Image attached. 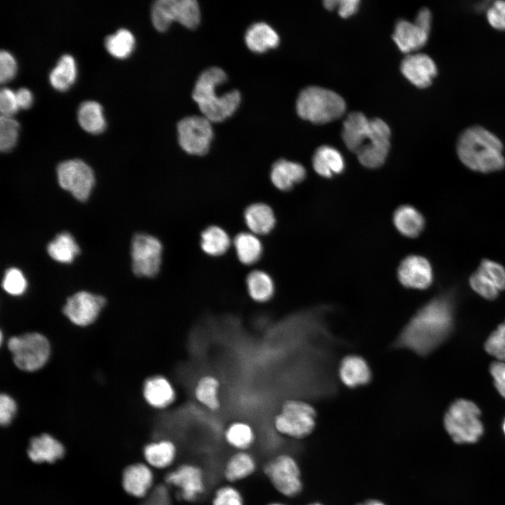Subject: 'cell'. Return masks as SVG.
I'll return each mask as SVG.
<instances>
[{
	"instance_id": "1",
	"label": "cell",
	"mask_w": 505,
	"mask_h": 505,
	"mask_svg": "<svg viewBox=\"0 0 505 505\" xmlns=\"http://www.w3.org/2000/svg\"><path fill=\"white\" fill-rule=\"evenodd\" d=\"M454 322V304L448 295L433 298L419 308L392 343L396 349H408L426 356L449 336Z\"/></svg>"
},
{
	"instance_id": "2",
	"label": "cell",
	"mask_w": 505,
	"mask_h": 505,
	"mask_svg": "<svg viewBox=\"0 0 505 505\" xmlns=\"http://www.w3.org/2000/svg\"><path fill=\"white\" fill-rule=\"evenodd\" d=\"M503 149V144L497 135L477 125L464 129L456 144L461 162L472 170L485 173L504 168Z\"/></svg>"
},
{
	"instance_id": "3",
	"label": "cell",
	"mask_w": 505,
	"mask_h": 505,
	"mask_svg": "<svg viewBox=\"0 0 505 505\" xmlns=\"http://www.w3.org/2000/svg\"><path fill=\"white\" fill-rule=\"evenodd\" d=\"M227 79L225 72L212 67L203 71L196 80L192 97L203 116L212 123L221 122L233 115L238 109L241 97L237 90L222 95L216 93L217 88Z\"/></svg>"
},
{
	"instance_id": "4",
	"label": "cell",
	"mask_w": 505,
	"mask_h": 505,
	"mask_svg": "<svg viewBox=\"0 0 505 505\" xmlns=\"http://www.w3.org/2000/svg\"><path fill=\"white\" fill-rule=\"evenodd\" d=\"M296 109L302 119L313 123L323 124L341 117L346 110V103L332 90L309 86L299 93Z\"/></svg>"
},
{
	"instance_id": "5",
	"label": "cell",
	"mask_w": 505,
	"mask_h": 505,
	"mask_svg": "<svg viewBox=\"0 0 505 505\" xmlns=\"http://www.w3.org/2000/svg\"><path fill=\"white\" fill-rule=\"evenodd\" d=\"M480 411L472 401L458 399L453 402L444 417V426L454 442H476L483 432Z\"/></svg>"
},
{
	"instance_id": "6",
	"label": "cell",
	"mask_w": 505,
	"mask_h": 505,
	"mask_svg": "<svg viewBox=\"0 0 505 505\" xmlns=\"http://www.w3.org/2000/svg\"><path fill=\"white\" fill-rule=\"evenodd\" d=\"M7 346L15 366L26 372H34L43 368L50 355L48 339L36 332L10 337Z\"/></svg>"
},
{
	"instance_id": "7",
	"label": "cell",
	"mask_w": 505,
	"mask_h": 505,
	"mask_svg": "<svg viewBox=\"0 0 505 505\" xmlns=\"http://www.w3.org/2000/svg\"><path fill=\"white\" fill-rule=\"evenodd\" d=\"M316 411L308 401L291 398L283 402L274 419L276 429L281 433L303 438L314 429Z\"/></svg>"
},
{
	"instance_id": "8",
	"label": "cell",
	"mask_w": 505,
	"mask_h": 505,
	"mask_svg": "<svg viewBox=\"0 0 505 505\" xmlns=\"http://www.w3.org/2000/svg\"><path fill=\"white\" fill-rule=\"evenodd\" d=\"M200 20V8L195 0H159L152 8L153 25L160 32L167 30L173 22L194 29Z\"/></svg>"
},
{
	"instance_id": "9",
	"label": "cell",
	"mask_w": 505,
	"mask_h": 505,
	"mask_svg": "<svg viewBox=\"0 0 505 505\" xmlns=\"http://www.w3.org/2000/svg\"><path fill=\"white\" fill-rule=\"evenodd\" d=\"M211 123L203 116H189L181 119L177 126L180 147L189 154H206L213 138Z\"/></svg>"
},
{
	"instance_id": "10",
	"label": "cell",
	"mask_w": 505,
	"mask_h": 505,
	"mask_svg": "<svg viewBox=\"0 0 505 505\" xmlns=\"http://www.w3.org/2000/svg\"><path fill=\"white\" fill-rule=\"evenodd\" d=\"M163 246L156 237L137 234L131 243L132 269L140 277L152 278L157 275L161 264Z\"/></svg>"
},
{
	"instance_id": "11",
	"label": "cell",
	"mask_w": 505,
	"mask_h": 505,
	"mask_svg": "<svg viewBox=\"0 0 505 505\" xmlns=\"http://www.w3.org/2000/svg\"><path fill=\"white\" fill-rule=\"evenodd\" d=\"M60 186L81 201L88 199L95 184L92 168L80 159L61 162L57 167Z\"/></svg>"
},
{
	"instance_id": "12",
	"label": "cell",
	"mask_w": 505,
	"mask_h": 505,
	"mask_svg": "<svg viewBox=\"0 0 505 505\" xmlns=\"http://www.w3.org/2000/svg\"><path fill=\"white\" fill-rule=\"evenodd\" d=\"M264 471L281 494L292 497L301 491L299 469L291 457L286 454L278 456L266 464Z\"/></svg>"
},
{
	"instance_id": "13",
	"label": "cell",
	"mask_w": 505,
	"mask_h": 505,
	"mask_svg": "<svg viewBox=\"0 0 505 505\" xmlns=\"http://www.w3.org/2000/svg\"><path fill=\"white\" fill-rule=\"evenodd\" d=\"M105 304L103 296L79 291L67 299L62 312L73 324L85 327L96 321Z\"/></svg>"
},
{
	"instance_id": "14",
	"label": "cell",
	"mask_w": 505,
	"mask_h": 505,
	"mask_svg": "<svg viewBox=\"0 0 505 505\" xmlns=\"http://www.w3.org/2000/svg\"><path fill=\"white\" fill-rule=\"evenodd\" d=\"M342 136L346 147L355 154L382 138L372 120L358 112L348 115L344 121Z\"/></svg>"
},
{
	"instance_id": "15",
	"label": "cell",
	"mask_w": 505,
	"mask_h": 505,
	"mask_svg": "<svg viewBox=\"0 0 505 505\" xmlns=\"http://www.w3.org/2000/svg\"><path fill=\"white\" fill-rule=\"evenodd\" d=\"M165 480L168 484L178 488L182 499L187 501L196 500L205 490L203 472L193 464L180 465L168 473Z\"/></svg>"
},
{
	"instance_id": "16",
	"label": "cell",
	"mask_w": 505,
	"mask_h": 505,
	"mask_svg": "<svg viewBox=\"0 0 505 505\" xmlns=\"http://www.w3.org/2000/svg\"><path fill=\"white\" fill-rule=\"evenodd\" d=\"M398 278L401 285L405 288L425 290L433 282L431 265L425 257L422 256H408L398 267Z\"/></svg>"
},
{
	"instance_id": "17",
	"label": "cell",
	"mask_w": 505,
	"mask_h": 505,
	"mask_svg": "<svg viewBox=\"0 0 505 505\" xmlns=\"http://www.w3.org/2000/svg\"><path fill=\"white\" fill-rule=\"evenodd\" d=\"M403 76L419 88L431 86L438 74V67L433 60L425 53L406 55L400 63Z\"/></svg>"
},
{
	"instance_id": "18",
	"label": "cell",
	"mask_w": 505,
	"mask_h": 505,
	"mask_svg": "<svg viewBox=\"0 0 505 505\" xmlns=\"http://www.w3.org/2000/svg\"><path fill=\"white\" fill-rule=\"evenodd\" d=\"M337 377L345 386L356 389L370 384L372 372L369 363L363 356L348 354L339 361Z\"/></svg>"
},
{
	"instance_id": "19",
	"label": "cell",
	"mask_w": 505,
	"mask_h": 505,
	"mask_svg": "<svg viewBox=\"0 0 505 505\" xmlns=\"http://www.w3.org/2000/svg\"><path fill=\"white\" fill-rule=\"evenodd\" d=\"M429 34L414 22L400 20L395 26L393 39L402 53H410L424 47Z\"/></svg>"
},
{
	"instance_id": "20",
	"label": "cell",
	"mask_w": 505,
	"mask_h": 505,
	"mask_svg": "<svg viewBox=\"0 0 505 505\" xmlns=\"http://www.w3.org/2000/svg\"><path fill=\"white\" fill-rule=\"evenodd\" d=\"M306 177V170L300 163L286 159L274 163L270 171L272 184L279 190L288 191Z\"/></svg>"
},
{
	"instance_id": "21",
	"label": "cell",
	"mask_w": 505,
	"mask_h": 505,
	"mask_svg": "<svg viewBox=\"0 0 505 505\" xmlns=\"http://www.w3.org/2000/svg\"><path fill=\"white\" fill-rule=\"evenodd\" d=\"M64 452L62 445L46 433L32 438L28 447V456L36 463L55 462L63 456Z\"/></svg>"
},
{
	"instance_id": "22",
	"label": "cell",
	"mask_w": 505,
	"mask_h": 505,
	"mask_svg": "<svg viewBox=\"0 0 505 505\" xmlns=\"http://www.w3.org/2000/svg\"><path fill=\"white\" fill-rule=\"evenodd\" d=\"M153 473L146 464L137 463L128 466L123 471V485L125 490L136 497L145 496L152 487Z\"/></svg>"
},
{
	"instance_id": "23",
	"label": "cell",
	"mask_w": 505,
	"mask_h": 505,
	"mask_svg": "<svg viewBox=\"0 0 505 505\" xmlns=\"http://www.w3.org/2000/svg\"><path fill=\"white\" fill-rule=\"evenodd\" d=\"M245 42L251 51L262 53L277 47L280 38L270 25L260 22L252 24L248 28L245 34Z\"/></svg>"
},
{
	"instance_id": "24",
	"label": "cell",
	"mask_w": 505,
	"mask_h": 505,
	"mask_svg": "<svg viewBox=\"0 0 505 505\" xmlns=\"http://www.w3.org/2000/svg\"><path fill=\"white\" fill-rule=\"evenodd\" d=\"M243 215L246 226L255 235L269 234L276 224L273 210L264 203L250 204L245 209Z\"/></svg>"
},
{
	"instance_id": "25",
	"label": "cell",
	"mask_w": 505,
	"mask_h": 505,
	"mask_svg": "<svg viewBox=\"0 0 505 505\" xmlns=\"http://www.w3.org/2000/svg\"><path fill=\"white\" fill-rule=\"evenodd\" d=\"M143 396L149 405L161 409L173 403L175 392L168 379L162 376H155L144 382Z\"/></svg>"
},
{
	"instance_id": "26",
	"label": "cell",
	"mask_w": 505,
	"mask_h": 505,
	"mask_svg": "<svg viewBox=\"0 0 505 505\" xmlns=\"http://www.w3.org/2000/svg\"><path fill=\"white\" fill-rule=\"evenodd\" d=\"M312 164L314 170L324 177L341 173L344 168L342 155L338 150L328 145L319 147L316 150Z\"/></svg>"
},
{
	"instance_id": "27",
	"label": "cell",
	"mask_w": 505,
	"mask_h": 505,
	"mask_svg": "<svg viewBox=\"0 0 505 505\" xmlns=\"http://www.w3.org/2000/svg\"><path fill=\"white\" fill-rule=\"evenodd\" d=\"M393 221L397 230L403 236L410 238L419 236L425 224L422 213L409 205L398 208L394 212Z\"/></svg>"
},
{
	"instance_id": "28",
	"label": "cell",
	"mask_w": 505,
	"mask_h": 505,
	"mask_svg": "<svg viewBox=\"0 0 505 505\" xmlns=\"http://www.w3.org/2000/svg\"><path fill=\"white\" fill-rule=\"evenodd\" d=\"M77 118L81 128L90 133H100L106 128L102 107L96 101L87 100L81 103Z\"/></svg>"
},
{
	"instance_id": "29",
	"label": "cell",
	"mask_w": 505,
	"mask_h": 505,
	"mask_svg": "<svg viewBox=\"0 0 505 505\" xmlns=\"http://www.w3.org/2000/svg\"><path fill=\"white\" fill-rule=\"evenodd\" d=\"M176 447L170 440L163 439L147 444L143 450L147 463L156 469L170 466L176 457Z\"/></svg>"
},
{
	"instance_id": "30",
	"label": "cell",
	"mask_w": 505,
	"mask_h": 505,
	"mask_svg": "<svg viewBox=\"0 0 505 505\" xmlns=\"http://www.w3.org/2000/svg\"><path fill=\"white\" fill-rule=\"evenodd\" d=\"M239 261L245 265L256 263L262 254V244L257 235L250 232H241L233 241Z\"/></svg>"
},
{
	"instance_id": "31",
	"label": "cell",
	"mask_w": 505,
	"mask_h": 505,
	"mask_svg": "<svg viewBox=\"0 0 505 505\" xmlns=\"http://www.w3.org/2000/svg\"><path fill=\"white\" fill-rule=\"evenodd\" d=\"M77 74L75 60L69 54L62 55L49 74V81L56 90H65L74 82Z\"/></svg>"
},
{
	"instance_id": "32",
	"label": "cell",
	"mask_w": 505,
	"mask_h": 505,
	"mask_svg": "<svg viewBox=\"0 0 505 505\" xmlns=\"http://www.w3.org/2000/svg\"><path fill=\"white\" fill-rule=\"evenodd\" d=\"M200 244L205 253L210 256L218 257L228 250L231 240L222 228L211 225L202 231Z\"/></svg>"
},
{
	"instance_id": "33",
	"label": "cell",
	"mask_w": 505,
	"mask_h": 505,
	"mask_svg": "<svg viewBox=\"0 0 505 505\" xmlns=\"http://www.w3.org/2000/svg\"><path fill=\"white\" fill-rule=\"evenodd\" d=\"M256 469L253 457L246 451H238L227 461L224 477L229 482H236L250 476Z\"/></svg>"
},
{
	"instance_id": "34",
	"label": "cell",
	"mask_w": 505,
	"mask_h": 505,
	"mask_svg": "<svg viewBox=\"0 0 505 505\" xmlns=\"http://www.w3.org/2000/svg\"><path fill=\"white\" fill-rule=\"evenodd\" d=\"M49 255L61 263H70L80 252L74 237L67 232L59 234L47 246Z\"/></svg>"
},
{
	"instance_id": "35",
	"label": "cell",
	"mask_w": 505,
	"mask_h": 505,
	"mask_svg": "<svg viewBox=\"0 0 505 505\" xmlns=\"http://www.w3.org/2000/svg\"><path fill=\"white\" fill-rule=\"evenodd\" d=\"M248 292L256 302L269 300L274 293V283L271 276L262 270H254L246 278Z\"/></svg>"
},
{
	"instance_id": "36",
	"label": "cell",
	"mask_w": 505,
	"mask_h": 505,
	"mask_svg": "<svg viewBox=\"0 0 505 505\" xmlns=\"http://www.w3.org/2000/svg\"><path fill=\"white\" fill-rule=\"evenodd\" d=\"M135 44L133 33L126 29L121 28L116 32L108 35L105 39V45L107 51L117 58H125L133 51Z\"/></svg>"
},
{
	"instance_id": "37",
	"label": "cell",
	"mask_w": 505,
	"mask_h": 505,
	"mask_svg": "<svg viewBox=\"0 0 505 505\" xmlns=\"http://www.w3.org/2000/svg\"><path fill=\"white\" fill-rule=\"evenodd\" d=\"M227 443L239 451H245L254 443L255 433L252 427L242 422H236L228 426L224 433Z\"/></svg>"
},
{
	"instance_id": "38",
	"label": "cell",
	"mask_w": 505,
	"mask_h": 505,
	"mask_svg": "<svg viewBox=\"0 0 505 505\" xmlns=\"http://www.w3.org/2000/svg\"><path fill=\"white\" fill-rule=\"evenodd\" d=\"M219 382L211 376L202 377L198 382L195 395L197 400L208 408L215 410L220 406L217 398Z\"/></svg>"
},
{
	"instance_id": "39",
	"label": "cell",
	"mask_w": 505,
	"mask_h": 505,
	"mask_svg": "<svg viewBox=\"0 0 505 505\" xmlns=\"http://www.w3.org/2000/svg\"><path fill=\"white\" fill-rule=\"evenodd\" d=\"M19 130L18 122L11 116H0V149L10 151L16 144Z\"/></svg>"
},
{
	"instance_id": "40",
	"label": "cell",
	"mask_w": 505,
	"mask_h": 505,
	"mask_svg": "<svg viewBox=\"0 0 505 505\" xmlns=\"http://www.w3.org/2000/svg\"><path fill=\"white\" fill-rule=\"evenodd\" d=\"M2 288L11 295L20 296L26 291L27 282L20 270L11 268L5 272Z\"/></svg>"
},
{
	"instance_id": "41",
	"label": "cell",
	"mask_w": 505,
	"mask_h": 505,
	"mask_svg": "<svg viewBox=\"0 0 505 505\" xmlns=\"http://www.w3.org/2000/svg\"><path fill=\"white\" fill-rule=\"evenodd\" d=\"M472 289L481 297L492 300L497 297L499 290L484 274L477 270L469 278Z\"/></svg>"
},
{
	"instance_id": "42",
	"label": "cell",
	"mask_w": 505,
	"mask_h": 505,
	"mask_svg": "<svg viewBox=\"0 0 505 505\" xmlns=\"http://www.w3.org/2000/svg\"><path fill=\"white\" fill-rule=\"evenodd\" d=\"M485 349L499 361H505V321L488 337Z\"/></svg>"
},
{
	"instance_id": "43",
	"label": "cell",
	"mask_w": 505,
	"mask_h": 505,
	"mask_svg": "<svg viewBox=\"0 0 505 505\" xmlns=\"http://www.w3.org/2000/svg\"><path fill=\"white\" fill-rule=\"evenodd\" d=\"M478 270L492 281L499 290L505 289V269L502 265L485 259L481 262Z\"/></svg>"
},
{
	"instance_id": "44",
	"label": "cell",
	"mask_w": 505,
	"mask_h": 505,
	"mask_svg": "<svg viewBox=\"0 0 505 505\" xmlns=\"http://www.w3.org/2000/svg\"><path fill=\"white\" fill-rule=\"evenodd\" d=\"M213 505H243V500L237 489L231 485H225L215 492Z\"/></svg>"
},
{
	"instance_id": "45",
	"label": "cell",
	"mask_w": 505,
	"mask_h": 505,
	"mask_svg": "<svg viewBox=\"0 0 505 505\" xmlns=\"http://www.w3.org/2000/svg\"><path fill=\"white\" fill-rule=\"evenodd\" d=\"M486 18L492 27L505 31V1H494L486 11Z\"/></svg>"
},
{
	"instance_id": "46",
	"label": "cell",
	"mask_w": 505,
	"mask_h": 505,
	"mask_svg": "<svg viewBox=\"0 0 505 505\" xmlns=\"http://www.w3.org/2000/svg\"><path fill=\"white\" fill-rule=\"evenodd\" d=\"M17 71V63L13 55L7 50L0 52V81L6 82L12 79Z\"/></svg>"
},
{
	"instance_id": "47",
	"label": "cell",
	"mask_w": 505,
	"mask_h": 505,
	"mask_svg": "<svg viewBox=\"0 0 505 505\" xmlns=\"http://www.w3.org/2000/svg\"><path fill=\"white\" fill-rule=\"evenodd\" d=\"M17 412L15 400L7 393L0 396V422L2 426H8L13 421Z\"/></svg>"
},
{
	"instance_id": "48",
	"label": "cell",
	"mask_w": 505,
	"mask_h": 505,
	"mask_svg": "<svg viewBox=\"0 0 505 505\" xmlns=\"http://www.w3.org/2000/svg\"><path fill=\"white\" fill-rule=\"evenodd\" d=\"M15 93L8 88L0 91V112L2 116H11L18 109Z\"/></svg>"
},
{
	"instance_id": "49",
	"label": "cell",
	"mask_w": 505,
	"mask_h": 505,
	"mask_svg": "<svg viewBox=\"0 0 505 505\" xmlns=\"http://www.w3.org/2000/svg\"><path fill=\"white\" fill-rule=\"evenodd\" d=\"M490 372L499 393L505 398V361H498L491 363Z\"/></svg>"
},
{
	"instance_id": "50",
	"label": "cell",
	"mask_w": 505,
	"mask_h": 505,
	"mask_svg": "<svg viewBox=\"0 0 505 505\" xmlns=\"http://www.w3.org/2000/svg\"><path fill=\"white\" fill-rule=\"evenodd\" d=\"M359 4L358 0H338L337 8L339 15L344 18L351 16L357 11Z\"/></svg>"
},
{
	"instance_id": "51",
	"label": "cell",
	"mask_w": 505,
	"mask_h": 505,
	"mask_svg": "<svg viewBox=\"0 0 505 505\" xmlns=\"http://www.w3.org/2000/svg\"><path fill=\"white\" fill-rule=\"evenodd\" d=\"M414 22L430 33L432 25V14L430 10L426 7L421 8L418 11Z\"/></svg>"
},
{
	"instance_id": "52",
	"label": "cell",
	"mask_w": 505,
	"mask_h": 505,
	"mask_svg": "<svg viewBox=\"0 0 505 505\" xmlns=\"http://www.w3.org/2000/svg\"><path fill=\"white\" fill-rule=\"evenodd\" d=\"M15 95L19 107L27 109L32 105L33 95L29 89L20 88L15 92Z\"/></svg>"
},
{
	"instance_id": "53",
	"label": "cell",
	"mask_w": 505,
	"mask_h": 505,
	"mask_svg": "<svg viewBox=\"0 0 505 505\" xmlns=\"http://www.w3.org/2000/svg\"><path fill=\"white\" fill-rule=\"evenodd\" d=\"M338 0H325L323 1L324 7L329 11H333L337 8Z\"/></svg>"
},
{
	"instance_id": "54",
	"label": "cell",
	"mask_w": 505,
	"mask_h": 505,
	"mask_svg": "<svg viewBox=\"0 0 505 505\" xmlns=\"http://www.w3.org/2000/svg\"><path fill=\"white\" fill-rule=\"evenodd\" d=\"M358 505H384V504L383 503H382L381 501H379L377 500H370V501H366L365 503L360 504Z\"/></svg>"
},
{
	"instance_id": "55",
	"label": "cell",
	"mask_w": 505,
	"mask_h": 505,
	"mask_svg": "<svg viewBox=\"0 0 505 505\" xmlns=\"http://www.w3.org/2000/svg\"><path fill=\"white\" fill-rule=\"evenodd\" d=\"M269 505H283V504H278V503H273V504H270Z\"/></svg>"
},
{
	"instance_id": "56",
	"label": "cell",
	"mask_w": 505,
	"mask_h": 505,
	"mask_svg": "<svg viewBox=\"0 0 505 505\" xmlns=\"http://www.w3.org/2000/svg\"><path fill=\"white\" fill-rule=\"evenodd\" d=\"M503 429H504V433H505V420H504V424H503Z\"/></svg>"
},
{
	"instance_id": "57",
	"label": "cell",
	"mask_w": 505,
	"mask_h": 505,
	"mask_svg": "<svg viewBox=\"0 0 505 505\" xmlns=\"http://www.w3.org/2000/svg\"><path fill=\"white\" fill-rule=\"evenodd\" d=\"M310 505H321V504H310Z\"/></svg>"
}]
</instances>
